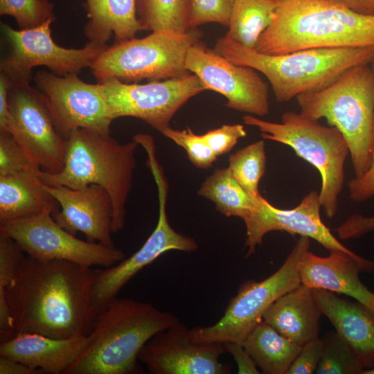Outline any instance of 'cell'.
Wrapping results in <instances>:
<instances>
[{"label": "cell", "mask_w": 374, "mask_h": 374, "mask_svg": "<svg viewBox=\"0 0 374 374\" xmlns=\"http://www.w3.org/2000/svg\"><path fill=\"white\" fill-rule=\"evenodd\" d=\"M159 202V217L150 235L134 253L109 267L93 269L91 297L98 314L118 297L124 286L144 267L169 251L193 252L198 244L191 237L177 232L166 213L168 182L163 172L154 174Z\"/></svg>", "instance_id": "cell-14"}, {"label": "cell", "mask_w": 374, "mask_h": 374, "mask_svg": "<svg viewBox=\"0 0 374 374\" xmlns=\"http://www.w3.org/2000/svg\"><path fill=\"white\" fill-rule=\"evenodd\" d=\"M8 104L6 132L14 137L35 168L49 173L60 172L64 163L66 139L57 131L41 91L30 82H11Z\"/></svg>", "instance_id": "cell-11"}, {"label": "cell", "mask_w": 374, "mask_h": 374, "mask_svg": "<svg viewBox=\"0 0 374 374\" xmlns=\"http://www.w3.org/2000/svg\"><path fill=\"white\" fill-rule=\"evenodd\" d=\"M336 231L342 240L357 238L373 232L374 215L366 217L359 214L352 215L336 229Z\"/></svg>", "instance_id": "cell-39"}, {"label": "cell", "mask_w": 374, "mask_h": 374, "mask_svg": "<svg viewBox=\"0 0 374 374\" xmlns=\"http://www.w3.org/2000/svg\"><path fill=\"white\" fill-rule=\"evenodd\" d=\"M41 370L12 358L0 355V374H41Z\"/></svg>", "instance_id": "cell-43"}, {"label": "cell", "mask_w": 374, "mask_h": 374, "mask_svg": "<svg viewBox=\"0 0 374 374\" xmlns=\"http://www.w3.org/2000/svg\"><path fill=\"white\" fill-rule=\"evenodd\" d=\"M185 67L207 90L223 95L227 107L256 116L269 114V87L254 69L229 61L201 40L188 49Z\"/></svg>", "instance_id": "cell-15"}, {"label": "cell", "mask_w": 374, "mask_h": 374, "mask_svg": "<svg viewBox=\"0 0 374 374\" xmlns=\"http://www.w3.org/2000/svg\"><path fill=\"white\" fill-rule=\"evenodd\" d=\"M370 64H371V69H372V71H373V75H374V57H373L372 62Z\"/></svg>", "instance_id": "cell-47"}, {"label": "cell", "mask_w": 374, "mask_h": 374, "mask_svg": "<svg viewBox=\"0 0 374 374\" xmlns=\"http://www.w3.org/2000/svg\"><path fill=\"white\" fill-rule=\"evenodd\" d=\"M323 340V354L315 373L362 374L364 368L358 359L337 332L327 334Z\"/></svg>", "instance_id": "cell-31"}, {"label": "cell", "mask_w": 374, "mask_h": 374, "mask_svg": "<svg viewBox=\"0 0 374 374\" xmlns=\"http://www.w3.org/2000/svg\"><path fill=\"white\" fill-rule=\"evenodd\" d=\"M179 321L149 303L116 298L96 317L91 342L64 374H139V355L156 334Z\"/></svg>", "instance_id": "cell-3"}, {"label": "cell", "mask_w": 374, "mask_h": 374, "mask_svg": "<svg viewBox=\"0 0 374 374\" xmlns=\"http://www.w3.org/2000/svg\"><path fill=\"white\" fill-rule=\"evenodd\" d=\"M310 243L308 237L301 236L283 264L273 274L261 281L243 282L217 322L190 330L192 339L196 342L242 344L262 321L272 303L301 283L298 266L303 253L310 249Z\"/></svg>", "instance_id": "cell-9"}, {"label": "cell", "mask_w": 374, "mask_h": 374, "mask_svg": "<svg viewBox=\"0 0 374 374\" xmlns=\"http://www.w3.org/2000/svg\"><path fill=\"white\" fill-rule=\"evenodd\" d=\"M66 139L62 170L57 173L40 170L39 179L48 186L74 189L90 184L102 186L112 201V233L120 231L125 226L139 144L134 140L120 143L110 132L91 129L75 130Z\"/></svg>", "instance_id": "cell-5"}, {"label": "cell", "mask_w": 374, "mask_h": 374, "mask_svg": "<svg viewBox=\"0 0 374 374\" xmlns=\"http://www.w3.org/2000/svg\"><path fill=\"white\" fill-rule=\"evenodd\" d=\"M144 30L185 34L190 26V0H136Z\"/></svg>", "instance_id": "cell-29"}, {"label": "cell", "mask_w": 374, "mask_h": 374, "mask_svg": "<svg viewBox=\"0 0 374 374\" xmlns=\"http://www.w3.org/2000/svg\"><path fill=\"white\" fill-rule=\"evenodd\" d=\"M300 112L325 118L344 136L355 177L368 168L374 150V75L368 64L344 71L326 87L296 98Z\"/></svg>", "instance_id": "cell-6"}, {"label": "cell", "mask_w": 374, "mask_h": 374, "mask_svg": "<svg viewBox=\"0 0 374 374\" xmlns=\"http://www.w3.org/2000/svg\"><path fill=\"white\" fill-rule=\"evenodd\" d=\"M278 6L277 0H235L225 38L249 49L270 26Z\"/></svg>", "instance_id": "cell-27"}, {"label": "cell", "mask_w": 374, "mask_h": 374, "mask_svg": "<svg viewBox=\"0 0 374 374\" xmlns=\"http://www.w3.org/2000/svg\"><path fill=\"white\" fill-rule=\"evenodd\" d=\"M362 374H374V367L368 369H364Z\"/></svg>", "instance_id": "cell-46"}, {"label": "cell", "mask_w": 374, "mask_h": 374, "mask_svg": "<svg viewBox=\"0 0 374 374\" xmlns=\"http://www.w3.org/2000/svg\"><path fill=\"white\" fill-rule=\"evenodd\" d=\"M358 13L374 16V0H332Z\"/></svg>", "instance_id": "cell-45"}, {"label": "cell", "mask_w": 374, "mask_h": 374, "mask_svg": "<svg viewBox=\"0 0 374 374\" xmlns=\"http://www.w3.org/2000/svg\"><path fill=\"white\" fill-rule=\"evenodd\" d=\"M266 162L265 143L260 140L231 154L228 168L236 181L249 194L258 197L261 195L258 186Z\"/></svg>", "instance_id": "cell-30"}, {"label": "cell", "mask_w": 374, "mask_h": 374, "mask_svg": "<svg viewBox=\"0 0 374 374\" xmlns=\"http://www.w3.org/2000/svg\"><path fill=\"white\" fill-rule=\"evenodd\" d=\"M242 345L266 374H287L302 348L263 320L247 336Z\"/></svg>", "instance_id": "cell-26"}, {"label": "cell", "mask_w": 374, "mask_h": 374, "mask_svg": "<svg viewBox=\"0 0 374 374\" xmlns=\"http://www.w3.org/2000/svg\"><path fill=\"white\" fill-rule=\"evenodd\" d=\"M44 184L60 205L52 215L60 226L73 235L82 233L87 241L115 247L111 235L113 204L105 188L97 184L76 189Z\"/></svg>", "instance_id": "cell-19"}, {"label": "cell", "mask_w": 374, "mask_h": 374, "mask_svg": "<svg viewBox=\"0 0 374 374\" xmlns=\"http://www.w3.org/2000/svg\"><path fill=\"white\" fill-rule=\"evenodd\" d=\"M54 4L48 0H0L1 15H9L20 30L35 28L55 21Z\"/></svg>", "instance_id": "cell-32"}, {"label": "cell", "mask_w": 374, "mask_h": 374, "mask_svg": "<svg viewBox=\"0 0 374 374\" xmlns=\"http://www.w3.org/2000/svg\"><path fill=\"white\" fill-rule=\"evenodd\" d=\"M323 340L319 337L305 343L292 362L287 374L315 373L323 354Z\"/></svg>", "instance_id": "cell-38"}, {"label": "cell", "mask_w": 374, "mask_h": 374, "mask_svg": "<svg viewBox=\"0 0 374 374\" xmlns=\"http://www.w3.org/2000/svg\"><path fill=\"white\" fill-rule=\"evenodd\" d=\"M11 81L3 73H0V132L6 131L8 104V96Z\"/></svg>", "instance_id": "cell-44"}, {"label": "cell", "mask_w": 374, "mask_h": 374, "mask_svg": "<svg viewBox=\"0 0 374 374\" xmlns=\"http://www.w3.org/2000/svg\"><path fill=\"white\" fill-rule=\"evenodd\" d=\"M213 50L235 64L249 66L262 73L279 103L321 89L347 69L370 64L374 57V46L309 48L269 55L245 48L224 37L217 39Z\"/></svg>", "instance_id": "cell-4"}, {"label": "cell", "mask_w": 374, "mask_h": 374, "mask_svg": "<svg viewBox=\"0 0 374 374\" xmlns=\"http://www.w3.org/2000/svg\"><path fill=\"white\" fill-rule=\"evenodd\" d=\"M374 269V261L355 252L330 251L321 257L307 249L302 255L298 270L301 282L307 287L323 289L351 296L374 311V293L361 281L359 272Z\"/></svg>", "instance_id": "cell-20"}, {"label": "cell", "mask_w": 374, "mask_h": 374, "mask_svg": "<svg viewBox=\"0 0 374 374\" xmlns=\"http://www.w3.org/2000/svg\"><path fill=\"white\" fill-rule=\"evenodd\" d=\"M198 195L212 201L226 217L246 220L257 206L258 198L249 194L234 179L229 168L216 169L202 183Z\"/></svg>", "instance_id": "cell-28"}, {"label": "cell", "mask_w": 374, "mask_h": 374, "mask_svg": "<svg viewBox=\"0 0 374 374\" xmlns=\"http://www.w3.org/2000/svg\"><path fill=\"white\" fill-rule=\"evenodd\" d=\"M6 290H0V340L1 343L15 335L13 314L8 302Z\"/></svg>", "instance_id": "cell-42"}, {"label": "cell", "mask_w": 374, "mask_h": 374, "mask_svg": "<svg viewBox=\"0 0 374 374\" xmlns=\"http://www.w3.org/2000/svg\"><path fill=\"white\" fill-rule=\"evenodd\" d=\"M39 172L0 176V222L29 218L45 211L53 215L60 209L58 202L45 189Z\"/></svg>", "instance_id": "cell-24"}, {"label": "cell", "mask_w": 374, "mask_h": 374, "mask_svg": "<svg viewBox=\"0 0 374 374\" xmlns=\"http://www.w3.org/2000/svg\"><path fill=\"white\" fill-rule=\"evenodd\" d=\"M92 278L91 267L26 255L6 291L16 334L33 332L54 338L89 335L97 316Z\"/></svg>", "instance_id": "cell-1"}, {"label": "cell", "mask_w": 374, "mask_h": 374, "mask_svg": "<svg viewBox=\"0 0 374 374\" xmlns=\"http://www.w3.org/2000/svg\"><path fill=\"white\" fill-rule=\"evenodd\" d=\"M91 336L54 338L21 332L0 344V355L41 370L44 373L64 374L91 342Z\"/></svg>", "instance_id": "cell-21"}, {"label": "cell", "mask_w": 374, "mask_h": 374, "mask_svg": "<svg viewBox=\"0 0 374 374\" xmlns=\"http://www.w3.org/2000/svg\"><path fill=\"white\" fill-rule=\"evenodd\" d=\"M226 352L220 342H196L179 321L154 335L143 347L139 360L150 374H228L231 366L220 362Z\"/></svg>", "instance_id": "cell-17"}, {"label": "cell", "mask_w": 374, "mask_h": 374, "mask_svg": "<svg viewBox=\"0 0 374 374\" xmlns=\"http://www.w3.org/2000/svg\"><path fill=\"white\" fill-rule=\"evenodd\" d=\"M246 135L245 129L241 124L223 125L203 134L208 145L217 157L230 152L238 140Z\"/></svg>", "instance_id": "cell-37"}, {"label": "cell", "mask_w": 374, "mask_h": 374, "mask_svg": "<svg viewBox=\"0 0 374 374\" xmlns=\"http://www.w3.org/2000/svg\"><path fill=\"white\" fill-rule=\"evenodd\" d=\"M321 314L312 290L301 283L274 302L262 320L287 339L303 346L319 337Z\"/></svg>", "instance_id": "cell-23"}, {"label": "cell", "mask_w": 374, "mask_h": 374, "mask_svg": "<svg viewBox=\"0 0 374 374\" xmlns=\"http://www.w3.org/2000/svg\"><path fill=\"white\" fill-rule=\"evenodd\" d=\"M319 193H308L298 206L282 209L273 206L262 195L253 213L244 220L246 226L247 256H251L264 236L270 231H283L312 238L330 251L341 250L353 252L341 244L323 223L320 210Z\"/></svg>", "instance_id": "cell-18"}, {"label": "cell", "mask_w": 374, "mask_h": 374, "mask_svg": "<svg viewBox=\"0 0 374 374\" xmlns=\"http://www.w3.org/2000/svg\"><path fill=\"white\" fill-rule=\"evenodd\" d=\"M256 50L280 55L309 48L374 46V16L332 0H277Z\"/></svg>", "instance_id": "cell-2"}, {"label": "cell", "mask_w": 374, "mask_h": 374, "mask_svg": "<svg viewBox=\"0 0 374 374\" xmlns=\"http://www.w3.org/2000/svg\"><path fill=\"white\" fill-rule=\"evenodd\" d=\"M97 84L113 121L123 116L137 118L161 134L170 127L179 108L207 90L193 73L145 84L126 83L114 78Z\"/></svg>", "instance_id": "cell-10"}, {"label": "cell", "mask_w": 374, "mask_h": 374, "mask_svg": "<svg viewBox=\"0 0 374 374\" xmlns=\"http://www.w3.org/2000/svg\"><path fill=\"white\" fill-rule=\"evenodd\" d=\"M0 235L12 238L27 256L39 260L109 267L125 258V253L116 247L76 238L60 226L48 211L0 222Z\"/></svg>", "instance_id": "cell-13"}, {"label": "cell", "mask_w": 374, "mask_h": 374, "mask_svg": "<svg viewBox=\"0 0 374 374\" xmlns=\"http://www.w3.org/2000/svg\"><path fill=\"white\" fill-rule=\"evenodd\" d=\"M226 351L233 357L238 366L239 374H258L260 372L252 357L246 350L242 344L226 342L224 344Z\"/></svg>", "instance_id": "cell-41"}, {"label": "cell", "mask_w": 374, "mask_h": 374, "mask_svg": "<svg viewBox=\"0 0 374 374\" xmlns=\"http://www.w3.org/2000/svg\"><path fill=\"white\" fill-rule=\"evenodd\" d=\"M322 312L352 349L364 369L374 367V311L357 301L323 289H312Z\"/></svg>", "instance_id": "cell-22"}, {"label": "cell", "mask_w": 374, "mask_h": 374, "mask_svg": "<svg viewBox=\"0 0 374 374\" xmlns=\"http://www.w3.org/2000/svg\"><path fill=\"white\" fill-rule=\"evenodd\" d=\"M89 19L84 28L89 42L106 46L114 33L118 42L144 30L139 21L136 0H85Z\"/></svg>", "instance_id": "cell-25"}, {"label": "cell", "mask_w": 374, "mask_h": 374, "mask_svg": "<svg viewBox=\"0 0 374 374\" xmlns=\"http://www.w3.org/2000/svg\"><path fill=\"white\" fill-rule=\"evenodd\" d=\"M162 134L183 148L190 161L198 168H208L217 158L204 136L195 134L189 127L177 130L170 127Z\"/></svg>", "instance_id": "cell-33"}, {"label": "cell", "mask_w": 374, "mask_h": 374, "mask_svg": "<svg viewBox=\"0 0 374 374\" xmlns=\"http://www.w3.org/2000/svg\"><path fill=\"white\" fill-rule=\"evenodd\" d=\"M202 35L197 28L185 34L152 32L107 46L89 68L98 81L114 78L128 83L183 77L191 73L185 67L188 51Z\"/></svg>", "instance_id": "cell-8"}, {"label": "cell", "mask_w": 374, "mask_h": 374, "mask_svg": "<svg viewBox=\"0 0 374 374\" xmlns=\"http://www.w3.org/2000/svg\"><path fill=\"white\" fill-rule=\"evenodd\" d=\"M8 132H0V176L39 172Z\"/></svg>", "instance_id": "cell-35"}, {"label": "cell", "mask_w": 374, "mask_h": 374, "mask_svg": "<svg viewBox=\"0 0 374 374\" xmlns=\"http://www.w3.org/2000/svg\"><path fill=\"white\" fill-rule=\"evenodd\" d=\"M235 0H190V26L196 28L206 23L227 26Z\"/></svg>", "instance_id": "cell-34"}, {"label": "cell", "mask_w": 374, "mask_h": 374, "mask_svg": "<svg viewBox=\"0 0 374 374\" xmlns=\"http://www.w3.org/2000/svg\"><path fill=\"white\" fill-rule=\"evenodd\" d=\"M348 188L350 198L355 202H363L374 195V150L367 170L350 179Z\"/></svg>", "instance_id": "cell-40"}, {"label": "cell", "mask_w": 374, "mask_h": 374, "mask_svg": "<svg viewBox=\"0 0 374 374\" xmlns=\"http://www.w3.org/2000/svg\"><path fill=\"white\" fill-rule=\"evenodd\" d=\"M34 80L65 139L78 129L110 132L113 119L97 83L84 82L75 73L60 76L46 71L37 72Z\"/></svg>", "instance_id": "cell-16"}, {"label": "cell", "mask_w": 374, "mask_h": 374, "mask_svg": "<svg viewBox=\"0 0 374 374\" xmlns=\"http://www.w3.org/2000/svg\"><path fill=\"white\" fill-rule=\"evenodd\" d=\"M245 125L257 127L264 139L290 146L296 154L319 172L321 184L319 201L327 217L337 213L339 196L345 179L344 164L349 152L347 142L333 126H325L301 112H286L280 123H274L247 114Z\"/></svg>", "instance_id": "cell-7"}, {"label": "cell", "mask_w": 374, "mask_h": 374, "mask_svg": "<svg viewBox=\"0 0 374 374\" xmlns=\"http://www.w3.org/2000/svg\"><path fill=\"white\" fill-rule=\"evenodd\" d=\"M48 20L28 29L15 30L2 24L3 30L11 46L8 55L0 62L1 73L12 82H30L33 69L44 66L60 76L78 74L90 67L98 55L108 46L88 42L81 48H68L57 45L52 38Z\"/></svg>", "instance_id": "cell-12"}, {"label": "cell", "mask_w": 374, "mask_h": 374, "mask_svg": "<svg viewBox=\"0 0 374 374\" xmlns=\"http://www.w3.org/2000/svg\"><path fill=\"white\" fill-rule=\"evenodd\" d=\"M26 256L14 240L0 235V290L11 284Z\"/></svg>", "instance_id": "cell-36"}]
</instances>
